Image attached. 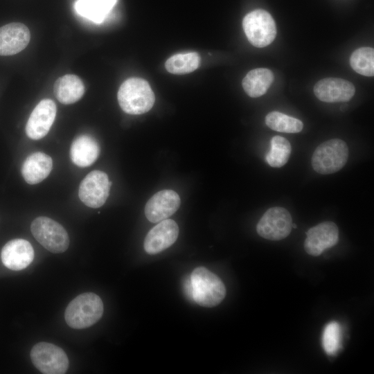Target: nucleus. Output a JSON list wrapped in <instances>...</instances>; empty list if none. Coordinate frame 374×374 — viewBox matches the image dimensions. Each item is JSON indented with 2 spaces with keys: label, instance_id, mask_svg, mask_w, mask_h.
I'll return each mask as SVG.
<instances>
[{
  "label": "nucleus",
  "instance_id": "4",
  "mask_svg": "<svg viewBox=\"0 0 374 374\" xmlns=\"http://www.w3.org/2000/svg\"><path fill=\"white\" fill-rule=\"evenodd\" d=\"M348 147L342 140L333 139L321 143L312 157V166L318 173L328 175L340 170L347 162Z\"/></svg>",
  "mask_w": 374,
  "mask_h": 374
},
{
  "label": "nucleus",
  "instance_id": "2",
  "mask_svg": "<svg viewBox=\"0 0 374 374\" xmlns=\"http://www.w3.org/2000/svg\"><path fill=\"white\" fill-rule=\"evenodd\" d=\"M190 286L192 298L202 307H215L226 296V287L220 277L204 267L193 269L190 276Z\"/></svg>",
  "mask_w": 374,
  "mask_h": 374
},
{
  "label": "nucleus",
  "instance_id": "25",
  "mask_svg": "<svg viewBox=\"0 0 374 374\" xmlns=\"http://www.w3.org/2000/svg\"><path fill=\"white\" fill-rule=\"evenodd\" d=\"M350 64L357 73L365 76L374 75V50L371 47H361L351 55Z\"/></svg>",
  "mask_w": 374,
  "mask_h": 374
},
{
  "label": "nucleus",
  "instance_id": "18",
  "mask_svg": "<svg viewBox=\"0 0 374 374\" xmlns=\"http://www.w3.org/2000/svg\"><path fill=\"white\" fill-rule=\"evenodd\" d=\"M53 161L50 156L37 152L30 154L21 166V175L29 184H37L45 179L51 172Z\"/></svg>",
  "mask_w": 374,
  "mask_h": 374
},
{
  "label": "nucleus",
  "instance_id": "27",
  "mask_svg": "<svg viewBox=\"0 0 374 374\" xmlns=\"http://www.w3.org/2000/svg\"><path fill=\"white\" fill-rule=\"evenodd\" d=\"M292 228H294L296 229L297 226H296V224H293L292 223Z\"/></svg>",
  "mask_w": 374,
  "mask_h": 374
},
{
  "label": "nucleus",
  "instance_id": "3",
  "mask_svg": "<svg viewBox=\"0 0 374 374\" xmlns=\"http://www.w3.org/2000/svg\"><path fill=\"white\" fill-rule=\"evenodd\" d=\"M103 303L98 295L93 292L77 296L67 305L64 319L74 329H83L95 324L103 316Z\"/></svg>",
  "mask_w": 374,
  "mask_h": 374
},
{
  "label": "nucleus",
  "instance_id": "13",
  "mask_svg": "<svg viewBox=\"0 0 374 374\" xmlns=\"http://www.w3.org/2000/svg\"><path fill=\"white\" fill-rule=\"evenodd\" d=\"M179 235V226L176 222L166 219L159 222L147 233L143 247L149 254H156L173 244Z\"/></svg>",
  "mask_w": 374,
  "mask_h": 374
},
{
  "label": "nucleus",
  "instance_id": "20",
  "mask_svg": "<svg viewBox=\"0 0 374 374\" xmlns=\"http://www.w3.org/2000/svg\"><path fill=\"white\" fill-rule=\"evenodd\" d=\"M274 81V74L268 69L251 70L242 80V87L248 96L257 98L265 94Z\"/></svg>",
  "mask_w": 374,
  "mask_h": 374
},
{
  "label": "nucleus",
  "instance_id": "17",
  "mask_svg": "<svg viewBox=\"0 0 374 374\" xmlns=\"http://www.w3.org/2000/svg\"><path fill=\"white\" fill-rule=\"evenodd\" d=\"M100 148L98 141L89 134L76 137L70 148V157L78 167H87L98 159Z\"/></svg>",
  "mask_w": 374,
  "mask_h": 374
},
{
  "label": "nucleus",
  "instance_id": "23",
  "mask_svg": "<svg viewBox=\"0 0 374 374\" xmlns=\"http://www.w3.org/2000/svg\"><path fill=\"white\" fill-rule=\"evenodd\" d=\"M292 151L290 143L285 138L274 136L270 142V150L265 156L268 164L274 168H280L288 161Z\"/></svg>",
  "mask_w": 374,
  "mask_h": 374
},
{
  "label": "nucleus",
  "instance_id": "8",
  "mask_svg": "<svg viewBox=\"0 0 374 374\" xmlns=\"http://www.w3.org/2000/svg\"><path fill=\"white\" fill-rule=\"evenodd\" d=\"M292 219L289 211L283 207L269 208L256 226L260 236L269 240L285 238L291 232Z\"/></svg>",
  "mask_w": 374,
  "mask_h": 374
},
{
  "label": "nucleus",
  "instance_id": "15",
  "mask_svg": "<svg viewBox=\"0 0 374 374\" xmlns=\"http://www.w3.org/2000/svg\"><path fill=\"white\" fill-rule=\"evenodd\" d=\"M34 249L31 244L21 238L8 241L2 248L1 258L7 268L19 271L26 268L33 260Z\"/></svg>",
  "mask_w": 374,
  "mask_h": 374
},
{
  "label": "nucleus",
  "instance_id": "26",
  "mask_svg": "<svg viewBox=\"0 0 374 374\" xmlns=\"http://www.w3.org/2000/svg\"><path fill=\"white\" fill-rule=\"evenodd\" d=\"M322 344L329 355H335L340 348V326L336 321L330 322L324 328Z\"/></svg>",
  "mask_w": 374,
  "mask_h": 374
},
{
  "label": "nucleus",
  "instance_id": "16",
  "mask_svg": "<svg viewBox=\"0 0 374 374\" xmlns=\"http://www.w3.org/2000/svg\"><path fill=\"white\" fill-rule=\"evenodd\" d=\"M30 33L21 23H10L0 28V55L17 54L28 44Z\"/></svg>",
  "mask_w": 374,
  "mask_h": 374
},
{
  "label": "nucleus",
  "instance_id": "6",
  "mask_svg": "<svg viewBox=\"0 0 374 374\" xmlns=\"http://www.w3.org/2000/svg\"><path fill=\"white\" fill-rule=\"evenodd\" d=\"M242 27L249 42L258 48L269 45L276 35V27L273 17L262 9L247 14L242 21Z\"/></svg>",
  "mask_w": 374,
  "mask_h": 374
},
{
  "label": "nucleus",
  "instance_id": "21",
  "mask_svg": "<svg viewBox=\"0 0 374 374\" xmlns=\"http://www.w3.org/2000/svg\"><path fill=\"white\" fill-rule=\"evenodd\" d=\"M117 0H77L75 12L81 17L96 23H102Z\"/></svg>",
  "mask_w": 374,
  "mask_h": 374
},
{
  "label": "nucleus",
  "instance_id": "5",
  "mask_svg": "<svg viewBox=\"0 0 374 374\" xmlns=\"http://www.w3.org/2000/svg\"><path fill=\"white\" fill-rule=\"evenodd\" d=\"M30 231L37 241L52 253H63L69 247V237L66 229L51 218H35L31 223Z\"/></svg>",
  "mask_w": 374,
  "mask_h": 374
},
{
  "label": "nucleus",
  "instance_id": "11",
  "mask_svg": "<svg viewBox=\"0 0 374 374\" xmlns=\"http://www.w3.org/2000/svg\"><path fill=\"white\" fill-rule=\"evenodd\" d=\"M338 240L337 226L332 222H323L307 231L304 249L308 254L318 256L326 249L335 246Z\"/></svg>",
  "mask_w": 374,
  "mask_h": 374
},
{
  "label": "nucleus",
  "instance_id": "19",
  "mask_svg": "<svg viewBox=\"0 0 374 374\" xmlns=\"http://www.w3.org/2000/svg\"><path fill=\"white\" fill-rule=\"evenodd\" d=\"M85 91L81 79L73 74L60 77L55 82L53 92L56 98L62 104L69 105L78 101Z\"/></svg>",
  "mask_w": 374,
  "mask_h": 374
},
{
  "label": "nucleus",
  "instance_id": "22",
  "mask_svg": "<svg viewBox=\"0 0 374 374\" xmlns=\"http://www.w3.org/2000/svg\"><path fill=\"white\" fill-rule=\"evenodd\" d=\"M200 56L195 52L175 54L165 64L166 70L173 74L188 73L196 70L200 64Z\"/></svg>",
  "mask_w": 374,
  "mask_h": 374
},
{
  "label": "nucleus",
  "instance_id": "12",
  "mask_svg": "<svg viewBox=\"0 0 374 374\" xmlns=\"http://www.w3.org/2000/svg\"><path fill=\"white\" fill-rule=\"evenodd\" d=\"M181 199L172 190H163L155 193L146 203L145 215L152 223L168 219L179 208Z\"/></svg>",
  "mask_w": 374,
  "mask_h": 374
},
{
  "label": "nucleus",
  "instance_id": "10",
  "mask_svg": "<svg viewBox=\"0 0 374 374\" xmlns=\"http://www.w3.org/2000/svg\"><path fill=\"white\" fill-rule=\"evenodd\" d=\"M57 108L51 99L42 100L31 112L26 125L27 136L33 140L44 138L55 118Z\"/></svg>",
  "mask_w": 374,
  "mask_h": 374
},
{
  "label": "nucleus",
  "instance_id": "9",
  "mask_svg": "<svg viewBox=\"0 0 374 374\" xmlns=\"http://www.w3.org/2000/svg\"><path fill=\"white\" fill-rule=\"evenodd\" d=\"M111 184L108 175L105 172L100 170L91 171L80 184L79 198L90 208H99L107 199Z\"/></svg>",
  "mask_w": 374,
  "mask_h": 374
},
{
  "label": "nucleus",
  "instance_id": "1",
  "mask_svg": "<svg viewBox=\"0 0 374 374\" xmlns=\"http://www.w3.org/2000/svg\"><path fill=\"white\" fill-rule=\"evenodd\" d=\"M117 98L123 111L132 115L150 111L155 100L149 83L140 78H130L125 80L118 89Z\"/></svg>",
  "mask_w": 374,
  "mask_h": 374
},
{
  "label": "nucleus",
  "instance_id": "14",
  "mask_svg": "<svg viewBox=\"0 0 374 374\" xmlns=\"http://www.w3.org/2000/svg\"><path fill=\"white\" fill-rule=\"evenodd\" d=\"M314 93L316 97L323 102H347L355 95V88L346 80L327 78L316 83Z\"/></svg>",
  "mask_w": 374,
  "mask_h": 374
},
{
  "label": "nucleus",
  "instance_id": "24",
  "mask_svg": "<svg viewBox=\"0 0 374 374\" xmlns=\"http://www.w3.org/2000/svg\"><path fill=\"white\" fill-rule=\"evenodd\" d=\"M265 123L273 130L285 133H298L303 127L301 121L276 111L265 116Z\"/></svg>",
  "mask_w": 374,
  "mask_h": 374
},
{
  "label": "nucleus",
  "instance_id": "7",
  "mask_svg": "<svg viewBox=\"0 0 374 374\" xmlns=\"http://www.w3.org/2000/svg\"><path fill=\"white\" fill-rule=\"evenodd\" d=\"M30 357L36 368L44 374H63L69 368L66 353L51 343L36 344L30 350Z\"/></svg>",
  "mask_w": 374,
  "mask_h": 374
}]
</instances>
